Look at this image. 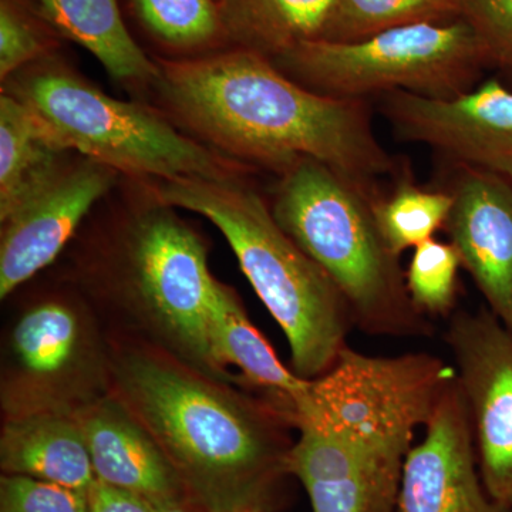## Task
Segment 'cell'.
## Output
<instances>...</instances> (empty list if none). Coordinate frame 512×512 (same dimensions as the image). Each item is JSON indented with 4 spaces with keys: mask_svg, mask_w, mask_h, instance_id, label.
<instances>
[{
    "mask_svg": "<svg viewBox=\"0 0 512 512\" xmlns=\"http://www.w3.org/2000/svg\"><path fill=\"white\" fill-rule=\"evenodd\" d=\"M157 64L153 87L165 110L234 160L284 174L312 158L357 184L393 168L360 100L306 89L261 53L235 47Z\"/></svg>",
    "mask_w": 512,
    "mask_h": 512,
    "instance_id": "obj_1",
    "label": "cell"
},
{
    "mask_svg": "<svg viewBox=\"0 0 512 512\" xmlns=\"http://www.w3.org/2000/svg\"><path fill=\"white\" fill-rule=\"evenodd\" d=\"M119 402L153 437L208 512H265L289 453L276 410L255 409L183 367L131 355L116 370Z\"/></svg>",
    "mask_w": 512,
    "mask_h": 512,
    "instance_id": "obj_2",
    "label": "cell"
},
{
    "mask_svg": "<svg viewBox=\"0 0 512 512\" xmlns=\"http://www.w3.org/2000/svg\"><path fill=\"white\" fill-rule=\"evenodd\" d=\"M154 198L197 212L220 229L256 295L284 330L295 375L311 380L328 372L349 346L352 311L262 198L242 180L156 183Z\"/></svg>",
    "mask_w": 512,
    "mask_h": 512,
    "instance_id": "obj_3",
    "label": "cell"
},
{
    "mask_svg": "<svg viewBox=\"0 0 512 512\" xmlns=\"http://www.w3.org/2000/svg\"><path fill=\"white\" fill-rule=\"evenodd\" d=\"M63 150L131 177L171 181L242 180L247 165L185 136L163 114L107 96L53 55L6 80Z\"/></svg>",
    "mask_w": 512,
    "mask_h": 512,
    "instance_id": "obj_4",
    "label": "cell"
},
{
    "mask_svg": "<svg viewBox=\"0 0 512 512\" xmlns=\"http://www.w3.org/2000/svg\"><path fill=\"white\" fill-rule=\"evenodd\" d=\"M454 379L456 370L427 353L376 357L348 346L309 380L292 424H315L345 441L365 474L369 512H394L414 431L426 427Z\"/></svg>",
    "mask_w": 512,
    "mask_h": 512,
    "instance_id": "obj_5",
    "label": "cell"
},
{
    "mask_svg": "<svg viewBox=\"0 0 512 512\" xmlns=\"http://www.w3.org/2000/svg\"><path fill=\"white\" fill-rule=\"evenodd\" d=\"M272 215L332 279L366 332L421 335L430 326L414 308L399 256L384 245L360 184L312 158L282 174Z\"/></svg>",
    "mask_w": 512,
    "mask_h": 512,
    "instance_id": "obj_6",
    "label": "cell"
},
{
    "mask_svg": "<svg viewBox=\"0 0 512 512\" xmlns=\"http://www.w3.org/2000/svg\"><path fill=\"white\" fill-rule=\"evenodd\" d=\"M306 89L360 100L372 93L457 96L488 62L483 45L463 19L403 26L352 43L313 40L271 59Z\"/></svg>",
    "mask_w": 512,
    "mask_h": 512,
    "instance_id": "obj_7",
    "label": "cell"
},
{
    "mask_svg": "<svg viewBox=\"0 0 512 512\" xmlns=\"http://www.w3.org/2000/svg\"><path fill=\"white\" fill-rule=\"evenodd\" d=\"M127 269L131 288L158 328L192 362L214 372L208 315L218 281L208 271L200 237L156 200L131 231Z\"/></svg>",
    "mask_w": 512,
    "mask_h": 512,
    "instance_id": "obj_8",
    "label": "cell"
},
{
    "mask_svg": "<svg viewBox=\"0 0 512 512\" xmlns=\"http://www.w3.org/2000/svg\"><path fill=\"white\" fill-rule=\"evenodd\" d=\"M446 342L470 413L485 490L512 510V332L490 311L458 312Z\"/></svg>",
    "mask_w": 512,
    "mask_h": 512,
    "instance_id": "obj_9",
    "label": "cell"
},
{
    "mask_svg": "<svg viewBox=\"0 0 512 512\" xmlns=\"http://www.w3.org/2000/svg\"><path fill=\"white\" fill-rule=\"evenodd\" d=\"M383 111L404 140L512 181V92L497 80L446 99L397 90Z\"/></svg>",
    "mask_w": 512,
    "mask_h": 512,
    "instance_id": "obj_10",
    "label": "cell"
},
{
    "mask_svg": "<svg viewBox=\"0 0 512 512\" xmlns=\"http://www.w3.org/2000/svg\"><path fill=\"white\" fill-rule=\"evenodd\" d=\"M116 170L83 158L66 164L2 222L0 298L55 261L80 222L117 180Z\"/></svg>",
    "mask_w": 512,
    "mask_h": 512,
    "instance_id": "obj_11",
    "label": "cell"
},
{
    "mask_svg": "<svg viewBox=\"0 0 512 512\" xmlns=\"http://www.w3.org/2000/svg\"><path fill=\"white\" fill-rule=\"evenodd\" d=\"M424 429L423 441L404 461L397 497L400 512H512L485 490L457 375Z\"/></svg>",
    "mask_w": 512,
    "mask_h": 512,
    "instance_id": "obj_12",
    "label": "cell"
},
{
    "mask_svg": "<svg viewBox=\"0 0 512 512\" xmlns=\"http://www.w3.org/2000/svg\"><path fill=\"white\" fill-rule=\"evenodd\" d=\"M451 194L453 207L444 227L450 244L488 311L512 332V181L467 168Z\"/></svg>",
    "mask_w": 512,
    "mask_h": 512,
    "instance_id": "obj_13",
    "label": "cell"
},
{
    "mask_svg": "<svg viewBox=\"0 0 512 512\" xmlns=\"http://www.w3.org/2000/svg\"><path fill=\"white\" fill-rule=\"evenodd\" d=\"M73 414L97 480L140 495L158 510L190 498L163 450L119 400H101Z\"/></svg>",
    "mask_w": 512,
    "mask_h": 512,
    "instance_id": "obj_14",
    "label": "cell"
},
{
    "mask_svg": "<svg viewBox=\"0 0 512 512\" xmlns=\"http://www.w3.org/2000/svg\"><path fill=\"white\" fill-rule=\"evenodd\" d=\"M0 466L6 474L28 476L87 491L96 481L89 447L73 413L28 410L5 424Z\"/></svg>",
    "mask_w": 512,
    "mask_h": 512,
    "instance_id": "obj_15",
    "label": "cell"
},
{
    "mask_svg": "<svg viewBox=\"0 0 512 512\" xmlns=\"http://www.w3.org/2000/svg\"><path fill=\"white\" fill-rule=\"evenodd\" d=\"M208 346L215 370L238 367L247 382L271 396L272 407L292 424L309 380L289 372L252 325L235 293L217 282L208 315Z\"/></svg>",
    "mask_w": 512,
    "mask_h": 512,
    "instance_id": "obj_16",
    "label": "cell"
},
{
    "mask_svg": "<svg viewBox=\"0 0 512 512\" xmlns=\"http://www.w3.org/2000/svg\"><path fill=\"white\" fill-rule=\"evenodd\" d=\"M36 15L52 32L89 50L117 82L153 87L157 62L134 42L117 0H35Z\"/></svg>",
    "mask_w": 512,
    "mask_h": 512,
    "instance_id": "obj_17",
    "label": "cell"
},
{
    "mask_svg": "<svg viewBox=\"0 0 512 512\" xmlns=\"http://www.w3.org/2000/svg\"><path fill=\"white\" fill-rule=\"evenodd\" d=\"M228 39L269 59L322 40L335 0H218Z\"/></svg>",
    "mask_w": 512,
    "mask_h": 512,
    "instance_id": "obj_18",
    "label": "cell"
},
{
    "mask_svg": "<svg viewBox=\"0 0 512 512\" xmlns=\"http://www.w3.org/2000/svg\"><path fill=\"white\" fill-rule=\"evenodd\" d=\"M67 153L40 126L28 107L0 96V221L9 218L33 192L67 163Z\"/></svg>",
    "mask_w": 512,
    "mask_h": 512,
    "instance_id": "obj_19",
    "label": "cell"
},
{
    "mask_svg": "<svg viewBox=\"0 0 512 512\" xmlns=\"http://www.w3.org/2000/svg\"><path fill=\"white\" fill-rule=\"evenodd\" d=\"M296 427L289 474L301 480L313 512H369L365 474L348 444L315 424Z\"/></svg>",
    "mask_w": 512,
    "mask_h": 512,
    "instance_id": "obj_20",
    "label": "cell"
},
{
    "mask_svg": "<svg viewBox=\"0 0 512 512\" xmlns=\"http://www.w3.org/2000/svg\"><path fill=\"white\" fill-rule=\"evenodd\" d=\"M12 346L26 376L40 383L55 382L72 369L79 356V320L60 303H43L19 320Z\"/></svg>",
    "mask_w": 512,
    "mask_h": 512,
    "instance_id": "obj_21",
    "label": "cell"
},
{
    "mask_svg": "<svg viewBox=\"0 0 512 512\" xmlns=\"http://www.w3.org/2000/svg\"><path fill=\"white\" fill-rule=\"evenodd\" d=\"M461 19V0H335L322 40L352 43L403 26Z\"/></svg>",
    "mask_w": 512,
    "mask_h": 512,
    "instance_id": "obj_22",
    "label": "cell"
},
{
    "mask_svg": "<svg viewBox=\"0 0 512 512\" xmlns=\"http://www.w3.org/2000/svg\"><path fill=\"white\" fill-rule=\"evenodd\" d=\"M141 25L168 49L207 52L227 40L218 0H131Z\"/></svg>",
    "mask_w": 512,
    "mask_h": 512,
    "instance_id": "obj_23",
    "label": "cell"
},
{
    "mask_svg": "<svg viewBox=\"0 0 512 512\" xmlns=\"http://www.w3.org/2000/svg\"><path fill=\"white\" fill-rule=\"evenodd\" d=\"M453 207V194L421 190L404 183L392 197L373 202L372 211L384 245L399 256L409 248L429 241L446 227Z\"/></svg>",
    "mask_w": 512,
    "mask_h": 512,
    "instance_id": "obj_24",
    "label": "cell"
},
{
    "mask_svg": "<svg viewBox=\"0 0 512 512\" xmlns=\"http://www.w3.org/2000/svg\"><path fill=\"white\" fill-rule=\"evenodd\" d=\"M460 265L456 248L446 242L431 238L414 248L406 275L414 308L420 313L448 315L456 302Z\"/></svg>",
    "mask_w": 512,
    "mask_h": 512,
    "instance_id": "obj_25",
    "label": "cell"
},
{
    "mask_svg": "<svg viewBox=\"0 0 512 512\" xmlns=\"http://www.w3.org/2000/svg\"><path fill=\"white\" fill-rule=\"evenodd\" d=\"M53 40L18 0H0V79L5 83L37 60L53 55Z\"/></svg>",
    "mask_w": 512,
    "mask_h": 512,
    "instance_id": "obj_26",
    "label": "cell"
},
{
    "mask_svg": "<svg viewBox=\"0 0 512 512\" xmlns=\"http://www.w3.org/2000/svg\"><path fill=\"white\" fill-rule=\"evenodd\" d=\"M0 512H89L87 491L28 476L0 480Z\"/></svg>",
    "mask_w": 512,
    "mask_h": 512,
    "instance_id": "obj_27",
    "label": "cell"
},
{
    "mask_svg": "<svg viewBox=\"0 0 512 512\" xmlns=\"http://www.w3.org/2000/svg\"><path fill=\"white\" fill-rule=\"evenodd\" d=\"M461 19L476 32L488 62L512 69V0H461Z\"/></svg>",
    "mask_w": 512,
    "mask_h": 512,
    "instance_id": "obj_28",
    "label": "cell"
},
{
    "mask_svg": "<svg viewBox=\"0 0 512 512\" xmlns=\"http://www.w3.org/2000/svg\"><path fill=\"white\" fill-rule=\"evenodd\" d=\"M89 512H158L156 505L140 495L97 480L87 490Z\"/></svg>",
    "mask_w": 512,
    "mask_h": 512,
    "instance_id": "obj_29",
    "label": "cell"
},
{
    "mask_svg": "<svg viewBox=\"0 0 512 512\" xmlns=\"http://www.w3.org/2000/svg\"><path fill=\"white\" fill-rule=\"evenodd\" d=\"M158 512H208L205 511L204 508H201L200 505L194 503V501L187 498V500L177 501V503L165 505V507L160 508Z\"/></svg>",
    "mask_w": 512,
    "mask_h": 512,
    "instance_id": "obj_30",
    "label": "cell"
}]
</instances>
